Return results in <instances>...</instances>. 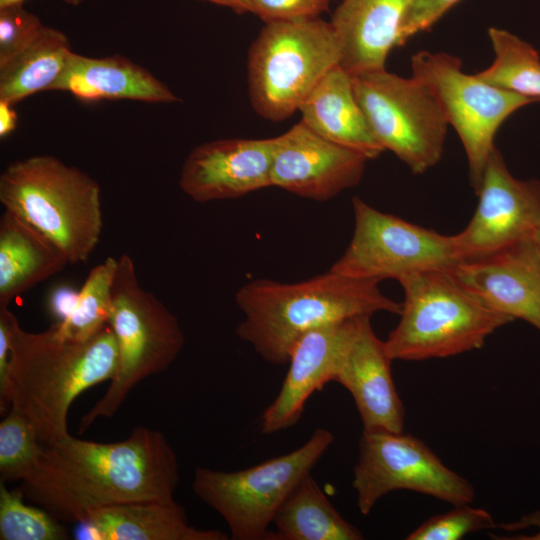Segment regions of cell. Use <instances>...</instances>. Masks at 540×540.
<instances>
[{"label": "cell", "instance_id": "obj_1", "mask_svg": "<svg viewBox=\"0 0 540 540\" xmlns=\"http://www.w3.org/2000/svg\"><path fill=\"white\" fill-rule=\"evenodd\" d=\"M178 483L177 455L165 435L139 426L118 442L67 434L43 446L20 489L57 520L79 524L99 508L175 500Z\"/></svg>", "mask_w": 540, "mask_h": 540}, {"label": "cell", "instance_id": "obj_2", "mask_svg": "<svg viewBox=\"0 0 540 540\" xmlns=\"http://www.w3.org/2000/svg\"><path fill=\"white\" fill-rule=\"evenodd\" d=\"M118 349L109 324L94 337L77 341L61 336L53 325L38 333L10 319V359L0 385V411L8 407L27 419L43 446L69 434L67 417L85 390L111 380Z\"/></svg>", "mask_w": 540, "mask_h": 540}, {"label": "cell", "instance_id": "obj_3", "mask_svg": "<svg viewBox=\"0 0 540 540\" xmlns=\"http://www.w3.org/2000/svg\"><path fill=\"white\" fill-rule=\"evenodd\" d=\"M378 284L330 269L296 283L253 280L235 295L244 314L236 333L264 361L283 365L295 342L312 329L377 312L399 315L401 303L385 296Z\"/></svg>", "mask_w": 540, "mask_h": 540}, {"label": "cell", "instance_id": "obj_4", "mask_svg": "<svg viewBox=\"0 0 540 540\" xmlns=\"http://www.w3.org/2000/svg\"><path fill=\"white\" fill-rule=\"evenodd\" d=\"M0 202L51 242L69 264L85 262L100 240L99 184L54 156L10 164L0 176Z\"/></svg>", "mask_w": 540, "mask_h": 540}, {"label": "cell", "instance_id": "obj_5", "mask_svg": "<svg viewBox=\"0 0 540 540\" xmlns=\"http://www.w3.org/2000/svg\"><path fill=\"white\" fill-rule=\"evenodd\" d=\"M400 320L384 341L393 360L446 358L481 348L512 322L464 288L449 270L416 273L399 281Z\"/></svg>", "mask_w": 540, "mask_h": 540}, {"label": "cell", "instance_id": "obj_6", "mask_svg": "<svg viewBox=\"0 0 540 540\" xmlns=\"http://www.w3.org/2000/svg\"><path fill=\"white\" fill-rule=\"evenodd\" d=\"M108 324L117 343L116 371L105 394L81 418L80 433L97 419L112 417L141 381L167 370L185 343L177 317L140 286L127 254L118 258Z\"/></svg>", "mask_w": 540, "mask_h": 540}, {"label": "cell", "instance_id": "obj_7", "mask_svg": "<svg viewBox=\"0 0 540 540\" xmlns=\"http://www.w3.org/2000/svg\"><path fill=\"white\" fill-rule=\"evenodd\" d=\"M341 58L330 21L316 17L265 23L248 51L253 110L274 122L289 118Z\"/></svg>", "mask_w": 540, "mask_h": 540}, {"label": "cell", "instance_id": "obj_8", "mask_svg": "<svg viewBox=\"0 0 540 540\" xmlns=\"http://www.w3.org/2000/svg\"><path fill=\"white\" fill-rule=\"evenodd\" d=\"M334 441L317 428L295 450L236 471L198 467L192 489L226 522L233 540H274L269 526L295 487L310 474Z\"/></svg>", "mask_w": 540, "mask_h": 540}, {"label": "cell", "instance_id": "obj_9", "mask_svg": "<svg viewBox=\"0 0 540 540\" xmlns=\"http://www.w3.org/2000/svg\"><path fill=\"white\" fill-rule=\"evenodd\" d=\"M411 68L412 77L434 96L457 132L477 193L499 127L515 111L537 101L463 72L461 60L448 53L419 51L411 58Z\"/></svg>", "mask_w": 540, "mask_h": 540}, {"label": "cell", "instance_id": "obj_10", "mask_svg": "<svg viewBox=\"0 0 540 540\" xmlns=\"http://www.w3.org/2000/svg\"><path fill=\"white\" fill-rule=\"evenodd\" d=\"M355 97L384 150L414 174L442 158L448 122L429 90L386 69L351 74Z\"/></svg>", "mask_w": 540, "mask_h": 540}, {"label": "cell", "instance_id": "obj_11", "mask_svg": "<svg viewBox=\"0 0 540 540\" xmlns=\"http://www.w3.org/2000/svg\"><path fill=\"white\" fill-rule=\"evenodd\" d=\"M354 232L330 270L380 282L426 271L450 270L460 262L454 235L381 212L359 197L352 199Z\"/></svg>", "mask_w": 540, "mask_h": 540}, {"label": "cell", "instance_id": "obj_12", "mask_svg": "<svg viewBox=\"0 0 540 540\" xmlns=\"http://www.w3.org/2000/svg\"><path fill=\"white\" fill-rule=\"evenodd\" d=\"M352 487L362 515L396 490L422 493L454 506L471 504L475 498L466 478L448 468L423 441L403 431L363 430Z\"/></svg>", "mask_w": 540, "mask_h": 540}, {"label": "cell", "instance_id": "obj_13", "mask_svg": "<svg viewBox=\"0 0 540 540\" xmlns=\"http://www.w3.org/2000/svg\"><path fill=\"white\" fill-rule=\"evenodd\" d=\"M476 194L474 215L454 235L460 262L489 256L530 238L540 228V181L515 178L496 147Z\"/></svg>", "mask_w": 540, "mask_h": 540}, {"label": "cell", "instance_id": "obj_14", "mask_svg": "<svg viewBox=\"0 0 540 540\" xmlns=\"http://www.w3.org/2000/svg\"><path fill=\"white\" fill-rule=\"evenodd\" d=\"M367 161L300 121L273 138L271 182L300 197L326 201L359 184Z\"/></svg>", "mask_w": 540, "mask_h": 540}, {"label": "cell", "instance_id": "obj_15", "mask_svg": "<svg viewBox=\"0 0 540 540\" xmlns=\"http://www.w3.org/2000/svg\"><path fill=\"white\" fill-rule=\"evenodd\" d=\"M273 138L219 139L195 147L179 186L194 201L235 199L271 187Z\"/></svg>", "mask_w": 540, "mask_h": 540}, {"label": "cell", "instance_id": "obj_16", "mask_svg": "<svg viewBox=\"0 0 540 540\" xmlns=\"http://www.w3.org/2000/svg\"><path fill=\"white\" fill-rule=\"evenodd\" d=\"M371 316L356 318L353 334L341 354L333 381L353 397L363 430L402 432L405 409L395 387L392 359L375 334Z\"/></svg>", "mask_w": 540, "mask_h": 540}, {"label": "cell", "instance_id": "obj_17", "mask_svg": "<svg viewBox=\"0 0 540 540\" xmlns=\"http://www.w3.org/2000/svg\"><path fill=\"white\" fill-rule=\"evenodd\" d=\"M449 271L489 308L540 331V262L531 237L489 256L459 262Z\"/></svg>", "mask_w": 540, "mask_h": 540}, {"label": "cell", "instance_id": "obj_18", "mask_svg": "<svg viewBox=\"0 0 540 540\" xmlns=\"http://www.w3.org/2000/svg\"><path fill=\"white\" fill-rule=\"evenodd\" d=\"M356 318L312 329L295 342L280 391L261 416L263 434L296 425L311 395L333 381L338 360L353 334Z\"/></svg>", "mask_w": 540, "mask_h": 540}, {"label": "cell", "instance_id": "obj_19", "mask_svg": "<svg viewBox=\"0 0 540 540\" xmlns=\"http://www.w3.org/2000/svg\"><path fill=\"white\" fill-rule=\"evenodd\" d=\"M410 0H342L330 23L342 48L340 66L350 74L385 69L398 46Z\"/></svg>", "mask_w": 540, "mask_h": 540}, {"label": "cell", "instance_id": "obj_20", "mask_svg": "<svg viewBox=\"0 0 540 540\" xmlns=\"http://www.w3.org/2000/svg\"><path fill=\"white\" fill-rule=\"evenodd\" d=\"M51 90L67 91L85 102L135 100L149 103L179 101L174 92L145 68L114 55L87 57L73 52Z\"/></svg>", "mask_w": 540, "mask_h": 540}, {"label": "cell", "instance_id": "obj_21", "mask_svg": "<svg viewBox=\"0 0 540 540\" xmlns=\"http://www.w3.org/2000/svg\"><path fill=\"white\" fill-rule=\"evenodd\" d=\"M298 111L311 130L368 160L385 151L355 97L351 74L340 65L323 77Z\"/></svg>", "mask_w": 540, "mask_h": 540}, {"label": "cell", "instance_id": "obj_22", "mask_svg": "<svg viewBox=\"0 0 540 540\" xmlns=\"http://www.w3.org/2000/svg\"><path fill=\"white\" fill-rule=\"evenodd\" d=\"M87 539L96 540H227L218 530L189 524L185 509L172 501H139L92 511L79 523Z\"/></svg>", "mask_w": 540, "mask_h": 540}, {"label": "cell", "instance_id": "obj_23", "mask_svg": "<svg viewBox=\"0 0 540 540\" xmlns=\"http://www.w3.org/2000/svg\"><path fill=\"white\" fill-rule=\"evenodd\" d=\"M68 264L51 242L4 210L0 218V308Z\"/></svg>", "mask_w": 540, "mask_h": 540}, {"label": "cell", "instance_id": "obj_24", "mask_svg": "<svg viewBox=\"0 0 540 540\" xmlns=\"http://www.w3.org/2000/svg\"><path fill=\"white\" fill-rule=\"evenodd\" d=\"M274 540H361L362 532L337 511L311 474L277 511Z\"/></svg>", "mask_w": 540, "mask_h": 540}, {"label": "cell", "instance_id": "obj_25", "mask_svg": "<svg viewBox=\"0 0 540 540\" xmlns=\"http://www.w3.org/2000/svg\"><path fill=\"white\" fill-rule=\"evenodd\" d=\"M72 53L68 37L44 25L25 50L0 67V101L14 105L37 92L51 90Z\"/></svg>", "mask_w": 540, "mask_h": 540}, {"label": "cell", "instance_id": "obj_26", "mask_svg": "<svg viewBox=\"0 0 540 540\" xmlns=\"http://www.w3.org/2000/svg\"><path fill=\"white\" fill-rule=\"evenodd\" d=\"M495 54L493 63L477 73L482 81L540 101V56L529 43L507 30L488 29Z\"/></svg>", "mask_w": 540, "mask_h": 540}, {"label": "cell", "instance_id": "obj_27", "mask_svg": "<svg viewBox=\"0 0 540 540\" xmlns=\"http://www.w3.org/2000/svg\"><path fill=\"white\" fill-rule=\"evenodd\" d=\"M117 264L118 259L108 257L90 270L68 314L52 324L61 336L85 341L108 325Z\"/></svg>", "mask_w": 540, "mask_h": 540}, {"label": "cell", "instance_id": "obj_28", "mask_svg": "<svg viewBox=\"0 0 540 540\" xmlns=\"http://www.w3.org/2000/svg\"><path fill=\"white\" fill-rule=\"evenodd\" d=\"M21 489L0 481L1 540H66L67 529L41 507L27 504Z\"/></svg>", "mask_w": 540, "mask_h": 540}, {"label": "cell", "instance_id": "obj_29", "mask_svg": "<svg viewBox=\"0 0 540 540\" xmlns=\"http://www.w3.org/2000/svg\"><path fill=\"white\" fill-rule=\"evenodd\" d=\"M42 449L33 425L10 409L0 422V481L22 482L35 468Z\"/></svg>", "mask_w": 540, "mask_h": 540}, {"label": "cell", "instance_id": "obj_30", "mask_svg": "<svg viewBox=\"0 0 540 540\" xmlns=\"http://www.w3.org/2000/svg\"><path fill=\"white\" fill-rule=\"evenodd\" d=\"M496 522L485 509L470 504L432 516L406 536L407 540H458L469 533L495 529Z\"/></svg>", "mask_w": 540, "mask_h": 540}, {"label": "cell", "instance_id": "obj_31", "mask_svg": "<svg viewBox=\"0 0 540 540\" xmlns=\"http://www.w3.org/2000/svg\"><path fill=\"white\" fill-rule=\"evenodd\" d=\"M44 24L23 4L0 9V67L25 50Z\"/></svg>", "mask_w": 540, "mask_h": 540}, {"label": "cell", "instance_id": "obj_32", "mask_svg": "<svg viewBox=\"0 0 540 540\" xmlns=\"http://www.w3.org/2000/svg\"><path fill=\"white\" fill-rule=\"evenodd\" d=\"M251 13L265 23L316 18L328 10L329 0H248Z\"/></svg>", "mask_w": 540, "mask_h": 540}, {"label": "cell", "instance_id": "obj_33", "mask_svg": "<svg viewBox=\"0 0 540 540\" xmlns=\"http://www.w3.org/2000/svg\"><path fill=\"white\" fill-rule=\"evenodd\" d=\"M460 0H410L399 34L398 46L432 27Z\"/></svg>", "mask_w": 540, "mask_h": 540}, {"label": "cell", "instance_id": "obj_34", "mask_svg": "<svg viewBox=\"0 0 540 540\" xmlns=\"http://www.w3.org/2000/svg\"><path fill=\"white\" fill-rule=\"evenodd\" d=\"M501 530L514 532L527 528H535L536 532L529 535H514L510 537H502L500 539L509 540H540V510L524 514L519 519L512 522H504L497 524Z\"/></svg>", "mask_w": 540, "mask_h": 540}, {"label": "cell", "instance_id": "obj_35", "mask_svg": "<svg viewBox=\"0 0 540 540\" xmlns=\"http://www.w3.org/2000/svg\"><path fill=\"white\" fill-rule=\"evenodd\" d=\"M12 104L0 101V136L5 137L16 127L17 115Z\"/></svg>", "mask_w": 540, "mask_h": 540}, {"label": "cell", "instance_id": "obj_36", "mask_svg": "<svg viewBox=\"0 0 540 540\" xmlns=\"http://www.w3.org/2000/svg\"><path fill=\"white\" fill-rule=\"evenodd\" d=\"M209 2L218 6L230 8L235 13L244 14L251 13V6L248 0H200Z\"/></svg>", "mask_w": 540, "mask_h": 540}, {"label": "cell", "instance_id": "obj_37", "mask_svg": "<svg viewBox=\"0 0 540 540\" xmlns=\"http://www.w3.org/2000/svg\"><path fill=\"white\" fill-rule=\"evenodd\" d=\"M531 241L540 262V228L531 236Z\"/></svg>", "mask_w": 540, "mask_h": 540}, {"label": "cell", "instance_id": "obj_38", "mask_svg": "<svg viewBox=\"0 0 540 540\" xmlns=\"http://www.w3.org/2000/svg\"><path fill=\"white\" fill-rule=\"evenodd\" d=\"M25 0H0V9L17 5V4H23Z\"/></svg>", "mask_w": 540, "mask_h": 540}, {"label": "cell", "instance_id": "obj_39", "mask_svg": "<svg viewBox=\"0 0 540 540\" xmlns=\"http://www.w3.org/2000/svg\"><path fill=\"white\" fill-rule=\"evenodd\" d=\"M66 4L72 6H78L83 0H63Z\"/></svg>", "mask_w": 540, "mask_h": 540}]
</instances>
